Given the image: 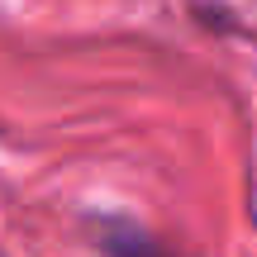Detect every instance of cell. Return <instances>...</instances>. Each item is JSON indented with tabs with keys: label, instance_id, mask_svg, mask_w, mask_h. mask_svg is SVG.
<instances>
[{
	"label": "cell",
	"instance_id": "1",
	"mask_svg": "<svg viewBox=\"0 0 257 257\" xmlns=\"http://www.w3.org/2000/svg\"><path fill=\"white\" fill-rule=\"evenodd\" d=\"M91 238L105 257H186L167 238H157L153 229H143L138 219H124V214H95Z\"/></svg>",
	"mask_w": 257,
	"mask_h": 257
}]
</instances>
